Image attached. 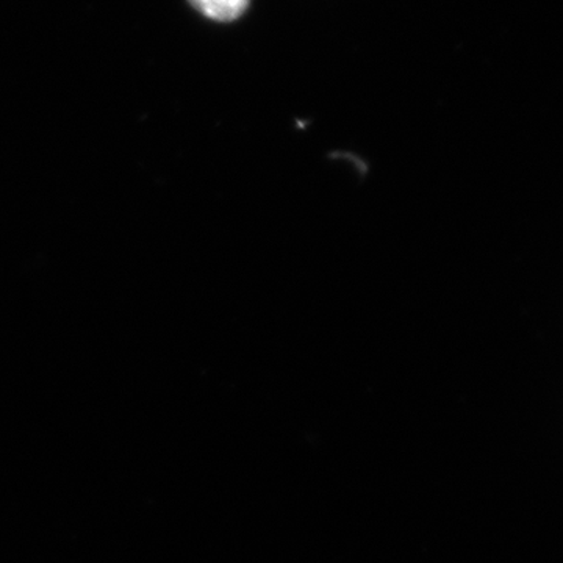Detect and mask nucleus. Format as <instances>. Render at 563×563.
<instances>
[{
	"instance_id": "nucleus-1",
	"label": "nucleus",
	"mask_w": 563,
	"mask_h": 563,
	"mask_svg": "<svg viewBox=\"0 0 563 563\" xmlns=\"http://www.w3.org/2000/svg\"><path fill=\"white\" fill-rule=\"evenodd\" d=\"M203 16L210 20L229 22L239 20L250 7L251 0H190Z\"/></svg>"
}]
</instances>
